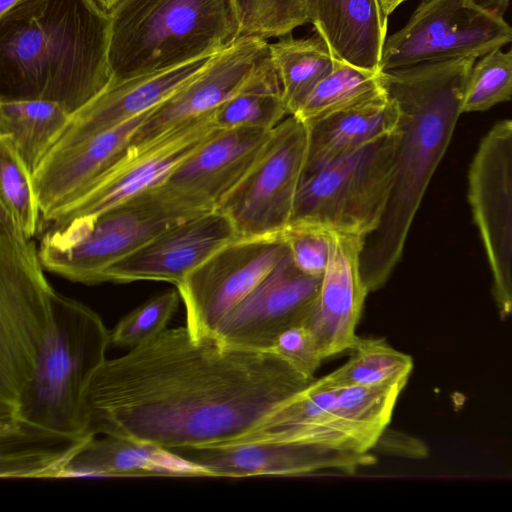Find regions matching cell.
I'll return each mask as SVG.
<instances>
[{"label": "cell", "mask_w": 512, "mask_h": 512, "mask_svg": "<svg viewBox=\"0 0 512 512\" xmlns=\"http://www.w3.org/2000/svg\"><path fill=\"white\" fill-rule=\"evenodd\" d=\"M109 344L101 317L54 290L32 238L0 207L1 478H60L95 437L84 392Z\"/></svg>", "instance_id": "6da1fadb"}, {"label": "cell", "mask_w": 512, "mask_h": 512, "mask_svg": "<svg viewBox=\"0 0 512 512\" xmlns=\"http://www.w3.org/2000/svg\"><path fill=\"white\" fill-rule=\"evenodd\" d=\"M313 380L273 352L196 339L187 327L166 328L106 359L84 401L93 435L172 450L226 442Z\"/></svg>", "instance_id": "7a4b0ae2"}, {"label": "cell", "mask_w": 512, "mask_h": 512, "mask_svg": "<svg viewBox=\"0 0 512 512\" xmlns=\"http://www.w3.org/2000/svg\"><path fill=\"white\" fill-rule=\"evenodd\" d=\"M474 57L427 61L380 72L398 112L393 187L378 227L363 237L360 272L369 292L380 289L399 262L431 178L463 114Z\"/></svg>", "instance_id": "3957f363"}, {"label": "cell", "mask_w": 512, "mask_h": 512, "mask_svg": "<svg viewBox=\"0 0 512 512\" xmlns=\"http://www.w3.org/2000/svg\"><path fill=\"white\" fill-rule=\"evenodd\" d=\"M109 36L94 0H22L0 15V101L45 99L75 114L111 83Z\"/></svg>", "instance_id": "277c9868"}, {"label": "cell", "mask_w": 512, "mask_h": 512, "mask_svg": "<svg viewBox=\"0 0 512 512\" xmlns=\"http://www.w3.org/2000/svg\"><path fill=\"white\" fill-rule=\"evenodd\" d=\"M108 14L111 82L213 56L238 38L229 0H120Z\"/></svg>", "instance_id": "5b68a950"}, {"label": "cell", "mask_w": 512, "mask_h": 512, "mask_svg": "<svg viewBox=\"0 0 512 512\" xmlns=\"http://www.w3.org/2000/svg\"><path fill=\"white\" fill-rule=\"evenodd\" d=\"M190 217L152 188L96 216L50 224L39 256L50 272L73 282L99 284L110 266Z\"/></svg>", "instance_id": "8992f818"}, {"label": "cell", "mask_w": 512, "mask_h": 512, "mask_svg": "<svg viewBox=\"0 0 512 512\" xmlns=\"http://www.w3.org/2000/svg\"><path fill=\"white\" fill-rule=\"evenodd\" d=\"M397 129L354 154L304 174L289 225H310L365 237L390 199Z\"/></svg>", "instance_id": "52a82bcc"}, {"label": "cell", "mask_w": 512, "mask_h": 512, "mask_svg": "<svg viewBox=\"0 0 512 512\" xmlns=\"http://www.w3.org/2000/svg\"><path fill=\"white\" fill-rule=\"evenodd\" d=\"M308 127L289 115L219 206L239 238L279 235L291 222L308 155Z\"/></svg>", "instance_id": "ba28073f"}, {"label": "cell", "mask_w": 512, "mask_h": 512, "mask_svg": "<svg viewBox=\"0 0 512 512\" xmlns=\"http://www.w3.org/2000/svg\"><path fill=\"white\" fill-rule=\"evenodd\" d=\"M512 43V26L474 0H424L387 36L380 71L427 61L484 56Z\"/></svg>", "instance_id": "9c48e42d"}, {"label": "cell", "mask_w": 512, "mask_h": 512, "mask_svg": "<svg viewBox=\"0 0 512 512\" xmlns=\"http://www.w3.org/2000/svg\"><path fill=\"white\" fill-rule=\"evenodd\" d=\"M288 253L282 234L237 238L189 273L176 288L186 308V327L191 335L212 338L221 319Z\"/></svg>", "instance_id": "30bf717a"}, {"label": "cell", "mask_w": 512, "mask_h": 512, "mask_svg": "<svg viewBox=\"0 0 512 512\" xmlns=\"http://www.w3.org/2000/svg\"><path fill=\"white\" fill-rule=\"evenodd\" d=\"M468 201L502 316L512 315V119L481 139L468 172Z\"/></svg>", "instance_id": "8fae6325"}, {"label": "cell", "mask_w": 512, "mask_h": 512, "mask_svg": "<svg viewBox=\"0 0 512 512\" xmlns=\"http://www.w3.org/2000/svg\"><path fill=\"white\" fill-rule=\"evenodd\" d=\"M277 78L270 43L239 37L151 110L128 149L142 147L183 122L213 112L234 95Z\"/></svg>", "instance_id": "7c38bea8"}, {"label": "cell", "mask_w": 512, "mask_h": 512, "mask_svg": "<svg viewBox=\"0 0 512 512\" xmlns=\"http://www.w3.org/2000/svg\"><path fill=\"white\" fill-rule=\"evenodd\" d=\"M210 114L177 125L127 153L77 197L54 212L49 224L96 216L161 185L215 129Z\"/></svg>", "instance_id": "4fadbf2b"}, {"label": "cell", "mask_w": 512, "mask_h": 512, "mask_svg": "<svg viewBox=\"0 0 512 512\" xmlns=\"http://www.w3.org/2000/svg\"><path fill=\"white\" fill-rule=\"evenodd\" d=\"M322 277L300 271L288 253L275 269L218 323L212 339L232 348L269 351L288 329L306 325Z\"/></svg>", "instance_id": "5bb4252c"}, {"label": "cell", "mask_w": 512, "mask_h": 512, "mask_svg": "<svg viewBox=\"0 0 512 512\" xmlns=\"http://www.w3.org/2000/svg\"><path fill=\"white\" fill-rule=\"evenodd\" d=\"M270 132L216 130L154 188L189 216L218 209L247 172Z\"/></svg>", "instance_id": "9a60e30c"}, {"label": "cell", "mask_w": 512, "mask_h": 512, "mask_svg": "<svg viewBox=\"0 0 512 512\" xmlns=\"http://www.w3.org/2000/svg\"><path fill=\"white\" fill-rule=\"evenodd\" d=\"M239 238L219 209L177 222L110 266L103 282L164 281L176 287L223 246Z\"/></svg>", "instance_id": "2e32d148"}, {"label": "cell", "mask_w": 512, "mask_h": 512, "mask_svg": "<svg viewBox=\"0 0 512 512\" xmlns=\"http://www.w3.org/2000/svg\"><path fill=\"white\" fill-rule=\"evenodd\" d=\"M211 477L296 476L321 470L354 474L376 463L370 454L302 444L195 446L168 450Z\"/></svg>", "instance_id": "e0dca14e"}, {"label": "cell", "mask_w": 512, "mask_h": 512, "mask_svg": "<svg viewBox=\"0 0 512 512\" xmlns=\"http://www.w3.org/2000/svg\"><path fill=\"white\" fill-rule=\"evenodd\" d=\"M336 387L320 378L280 402L236 437L212 446L250 444L318 445L359 453L369 445L345 422L337 408Z\"/></svg>", "instance_id": "ac0fdd59"}, {"label": "cell", "mask_w": 512, "mask_h": 512, "mask_svg": "<svg viewBox=\"0 0 512 512\" xmlns=\"http://www.w3.org/2000/svg\"><path fill=\"white\" fill-rule=\"evenodd\" d=\"M330 254L314 311L306 323L323 359L352 350L368 291L360 272L363 237L329 230Z\"/></svg>", "instance_id": "d6986e66"}, {"label": "cell", "mask_w": 512, "mask_h": 512, "mask_svg": "<svg viewBox=\"0 0 512 512\" xmlns=\"http://www.w3.org/2000/svg\"><path fill=\"white\" fill-rule=\"evenodd\" d=\"M151 110L48 154L33 173L34 189L45 221L124 157L134 133Z\"/></svg>", "instance_id": "ffe728a7"}, {"label": "cell", "mask_w": 512, "mask_h": 512, "mask_svg": "<svg viewBox=\"0 0 512 512\" xmlns=\"http://www.w3.org/2000/svg\"><path fill=\"white\" fill-rule=\"evenodd\" d=\"M211 57L111 82L71 116L53 150L81 142L151 110L190 80Z\"/></svg>", "instance_id": "44dd1931"}, {"label": "cell", "mask_w": 512, "mask_h": 512, "mask_svg": "<svg viewBox=\"0 0 512 512\" xmlns=\"http://www.w3.org/2000/svg\"><path fill=\"white\" fill-rule=\"evenodd\" d=\"M388 17L380 0H312L311 21L334 58L380 73Z\"/></svg>", "instance_id": "7402d4cb"}, {"label": "cell", "mask_w": 512, "mask_h": 512, "mask_svg": "<svg viewBox=\"0 0 512 512\" xmlns=\"http://www.w3.org/2000/svg\"><path fill=\"white\" fill-rule=\"evenodd\" d=\"M211 477L203 468L153 444L113 435L96 436L69 460L60 478Z\"/></svg>", "instance_id": "603a6c76"}, {"label": "cell", "mask_w": 512, "mask_h": 512, "mask_svg": "<svg viewBox=\"0 0 512 512\" xmlns=\"http://www.w3.org/2000/svg\"><path fill=\"white\" fill-rule=\"evenodd\" d=\"M397 125L398 112L391 99L383 105L334 114L306 125L309 138L304 174L354 154L394 132Z\"/></svg>", "instance_id": "cb8c5ba5"}, {"label": "cell", "mask_w": 512, "mask_h": 512, "mask_svg": "<svg viewBox=\"0 0 512 512\" xmlns=\"http://www.w3.org/2000/svg\"><path fill=\"white\" fill-rule=\"evenodd\" d=\"M71 116L50 100L0 101V135L10 138L33 174L55 147Z\"/></svg>", "instance_id": "d4e9b609"}, {"label": "cell", "mask_w": 512, "mask_h": 512, "mask_svg": "<svg viewBox=\"0 0 512 512\" xmlns=\"http://www.w3.org/2000/svg\"><path fill=\"white\" fill-rule=\"evenodd\" d=\"M380 73L337 60L326 76L293 114L305 125L334 114L367 109L388 102Z\"/></svg>", "instance_id": "484cf974"}, {"label": "cell", "mask_w": 512, "mask_h": 512, "mask_svg": "<svg viewBox=\"0 0 512 512\" xmlns=\"http://www.w3.org/2000/svg\"><path fill=\"white\" fill-rule=\"evenodd\" d=\"M270 55L289 115L298 110L337 62L318 34L306 38H294L291 34L281 37L270 43Z\"/></svg>", "instance_id": "4316f807"}, {"label": "cell", "mask_w": 512, "mask_h": 512, "mask_svg": "<svg viewBox=\"0 0 512 512\" xmlns=\"http://www.w3.org/2000/svg\"><path fill=\"white\" fill-rule=\"evenodd\" d=\"M413 369L412 358L384 339H363L349 360L320 380L327 386H400L404 388Z\"/></svg>", "instance_id": "83f0119b"}, {"label": "cell", "mask_w": 512, "mask_h": 512, "mask_svg": "<svg viewBox=\"0 0 512 512\" xmlns=\"http://www.w3.org/2000/svg\"><path fill=\"white\" fill-rule=\"evenodd\" d=\"M289 116L279 78L246 89L226 100L210 114L218 130L237 128L270 131Z\"/></svg>", "instance_id": "f1b7e54d"}, {"label": "cell", "mask_w": 512, "mask_h": 512, "mask_svg": "<svg viewBox=\"0 0 512 512\" xmlns=\"http://www.w3.org/2000/svg\"><path fill=\"white\" fill-rule=\"evenodd\" d=\"M336 389L337 408L341 418L364 439L371 449L374 448L381 434L387 429L403 388L400 386H343Z\"/></svg>", "instance_id": "f546056e"}, {"label": "cell", "mask_w": 512, "mask_h": 512, "mask_svg": "<svg viewBox=\"0 0 512 512\" xmlns=\"http://www.w3.org/2000/svg\"><path fill=\"white\" fill-rule=\"evenodd\" d=\"M239 37L267 40L310 23L312 0H229Z\"/></svg>", "instance_id": "4dcf8cb0"}, {"label": "cell", "mask_w": 512, "mask_h": 512, "mask_svg": "<svg viewBox=\"0 0 512 512\" xmlns=\"http://www.w3.org/2000/svg\"><path fill=\"white\" fill-rule=\"evenodd\" d=\"M0 207L12 215L28 238L36 234L42 213L33 174L5 135H0Z\"/></svg>", "instance_id": "1f68e13d"}, {"label": "cell", "mask_w": 512, "mask_h": 512, "mask_svg": "<svg viewBox=\"0 0 512 512\" xmlns=\"http://www.w3.org/2000/svg\"><path fill=\"white\" fill-rule=\"evenodd\" d=\"M512 98V55L501 48L482 56L470 73L463 113L486 111Z\"/></svg>", "instance_id": "d6a6232c"}, {"label": "cell", "mask_w": 512, "mask_h": 512, "mask_svg": "<svg viewBox=\"0 0 512 512\" xmlns=\"http://www.w3.org/2000/svg\"><path fill=\"white\" fill-rule=\"evenodd\" d=\"M181 300L178 289L166 290L124 316L110 332L114 346L134 348L166 329Z\"/></svg>", "instance_id": "836d02e7"}, {"label": "cell", "mask_w": 512, "mask_h": 512, "mask_svg": "<svg viewBox=\"0 0 512 512\" xmlns=\"http://www.w3.org/2000/svg\"><path fill=\"white\" fill-rule=\"evenodd\" d=\"M296 267L312 277H322L329 260V230L310 225H289L282 231Z\"/></svg>", "instance_id": "e575fe53"}, {"label": "cell", "mask_w": 512, "mask_h": 512, "mask_svg": "<svg viewBox=\"0 0 512 512\" xmlns=\"http://www.w3.org/2000/svg\"><path fill=\"white\" fill-rule=\"evenodd\" d=\"M304 378L312 380L322 360L316 340L306 325L283 332L269 350Z\"/></svg>", "instance_id": "d590c367"}, {"label": "cell", "mask_w": 512, "mask_h": 512, "mask_svg": "<svg viewBox=\"0 0 512 512\" xmlns=\"http://www.w3.org/2000/svg\"><path fill=\"white\" fill-rule=\"evenodd\" d=\"M382 452L409 458H423L427 455V447L420 440L396 431L385 429L375 447Z\"/></svg>", "instance_id": "8d00e7d4"}, {"label": "cell", "mask_w": 512, "mask_h": 512, "mask_svg": "<svg viewBox=\"0 0 512 512\" xmlns=\"http://www.w3.org/2000/svg\"><path fill=\"white\" fill-rule=\"evenodd\" d=\"M479 6L501 16L509 6L510 0H474Z\"/></svg>", "instance_id": "74e56055"}, {"label": "cell", "mask_w": 512, "mask_h": 512, "mask_svg": "<svg viewBox=\"0 0 512 512\" xmlns=\"http://www.w3.org/2000/svg\"><path fill=\"white\" fill-rule=\"evenodd\" d=\"M406 0H380V4L384 14L389 17V15L403 2Z\"/></svg>", "instance_id": "f35d334b"}, {"label": "cell", "mask_w": 512, "mask_h": 512, "mask_svg": "<svg viewBox=\"0 0 512 512\" xmlns=\"http://www.w3.org/2000/svg\"><path fill=\"white\" fill-rule=\"evenodd\" d=\"M120 0H94L104 11L109 13Z\"/></svg>", "instance_id": "ab89813d"}, {"label": "cell", "mask_w": 512, "mask_h": 512, "mask_svg": "<svg viewBox=\"0 0 512 512\" xmlns=\"http://www.w3.org/2000/svg\"><path fill=\"white\" fill-rule=\"evenodd\" d=\"M22 0H0V15L4 14Z\"/></svg>", "instance_id": "60d3db41"}, {"label": "cell", "mask_w": 512, "mask_h": 512, "mask_svg": "<svg viewBox=\"0 0 512 512\" xmlns=\"http://www.w3.org/2000/svg\"><path fill=\"white\" fill-rule=\"evenodd\" d=\"M508 52L512 55V48Z\"/></svg>", "instance_id": "b9f144b4"}]
</instances>
